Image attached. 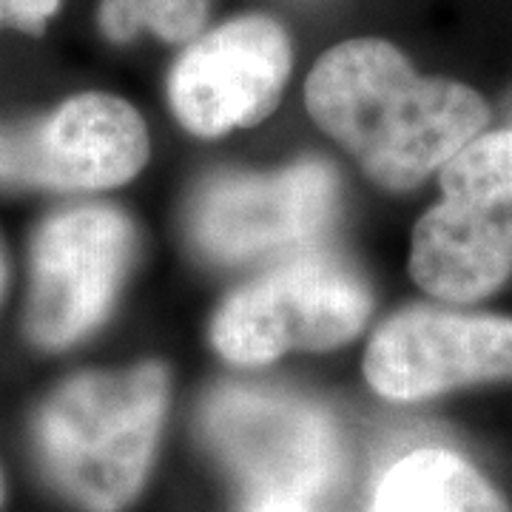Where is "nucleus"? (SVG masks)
Listing matches in <instances>:
<instances>
[{
    "label": "nucleus",
    "instance_id": "nucleus-1",
    "mask_svg": "<svg viewBox=\"0 0 512 512\" xmlns=\"http://www.w3.org/2000/svg\"><path fill=\"white\" fill-rule=\"evenodd\" d=\"M311 117L390 191L421 185L484 134L487 100L450 77H421L387 40L328 49L305 83Z\"/></svg>",
    "mask_w": 512,
    "mask_h": 512
},
{
    "label": "nucleus",
    "instance_id": "nucleus-2",
    "mask_svg": "<svg viewBox=\"0 0 512 512\" xmlns=\"http://www.w3.org/2000/svg\"><path fill=\"white\" fill-rule=\"evenodd\" d=\"M165 410L168 370L160 362L74 376L37 410L43 476L80 512H123L151 473Z\"/></svg>",
    "mask_w": 512,
    "mask_h": 512
},
{
    "label": "nucleus",
    "instance_id": "nucleus-3",
    "mask_svg": "<svg viewBox=\"0 0 512 512\" xmlns=\"http://www.w3.org/2000/svg\"><path fill=\"white\" fill-rule=\"evenodd\" d=\"M410 274L444 302H476L512 274V128L476 137L441 168V200L413 231Z\"/></svg>",
    "mask_w": 512,
    "mask_h": 512
},
{
    "label": "nucleus",
    "instance_id": "nucleus-4",
    "mask_svg": "<svg viewBox=\"0 0 512 512\" xmlns=\"http://www.w3.org/2000/svg\"><path fill=\"white\" fill-rule=\"evenodd\" d=\"M200 433L254 501H308L336 478L342 461L328 410L282 387L211 390L200 410Z\"/></svg>",
    "mask_w": 512,
    "mask_h": 512
},
{
    "label": "nucleus",
    "instance_id": "nucleus-5",
    "mask_svg": "<svg viewBox=\"0 0 512 512\" xmlns=\"http://www.w3.org/2000/svg\"><path fill=\"white\" fill-rule=\"evenodd\" d=\"M370 308V288L345 262L291 256L222 302L211 345L234 365H265L288 350L339 348L359 336Z\"/></svg>",
    "mask_w": 512,
    "mask_h": 512
},
{
    "label": "nucleus",
    "instance_id": "nucleus-6",
    "mask_svg": "<svg viewBox=\"0 0 512 512\" xmlns=\"http://www.w3.org/2000/svg\"><path fill=\"white\" fill-rule=\"evenodd\" d=\"M134 254V222L117 208L77 205L49 217L32 242L29 339L46 350L86 339L114 308Z\"/></svg>",
    "mask_w": 512,
    "mask_h": 512
},
{
    "label": "nucleus",
    "instance_id": "nucleus-7",
    "mask_svg": "<svg viewBox=\"0 0 512 512\" xmlns=\"http://www.w3.org/2000/svg\"><path fill=\"white\" fill-rule=\"evenodd\" d=\"M339 208L336 171L302 160L268 174L208 177L188 205V234L211 262H251L311 245Z\"/></svg>",
    "mask_w": 512,
    "mask_h": 512
},
{
    "label": "nucleus",
    "instance_id": "nucleus-8",
    "mask_svg": "<svg viewBox=\"0 0 512 512\" xmlns=\"http://www.w3.org/2000/svg\"><path fill=\"white\" fill-rule=\"evenodd\" d=\"M148 128L123 97L83 92L49 117L0 126V183L103 191L134 180L148 160Z\"/></svg>",
    "mask_w": 512,
    "mask_h": 512
},
{
    "label": "nucleus",
    "instance_id": "nucleus-9",
    "mask_svg": "<svg viewBox=\"0 0 512 512\" xmlns=\"http://www.w3.org/2000/svg\"><path fill=\"white\" fill-rule=\"evenodd\" d=\"M365 376L393 402L512 382V319L433 305L404 308L370 339Z\"/></svg>",
    "mask_w": 512,
    "mask_h": 512
},
{
    "label": "nucleus",
    "instance_id": "nucleus-10",
    "mask_svg": "<svg viewBox=\"0 0 512 512\" xmlns=\"http://www.w3.org/2000/svg\"><path fill=\"white\" fill-rule=\"evenodd\" d=\"M288 32L268 15H239L185 46L168 74L174 117L197 137L256 126L291 77Z\"/></svg>",
    "mask_w": 512,
    "mask_h": 512
},
{
    "label": "nucleus",
    "instance_id": "nucleus-11",
    "mask_svg": "<svg viewBox=\"0 0 512 512\" xmlns=\"http://www.w3.org/2000/svg\"><path fill=\"white\" fill-rule=\"evenodd\" d=\"M370 512H512V507L464 456L421 447L384 473Z\"/></svg>",
    "mask_w": 512,
    "mask_h": 512
},
{
    "label": "nucleus",
    "instance_id": "nucleus-12",
    "mask_svg": "<svg viewBox=\"0 0 512 512\" xmlns=\"http://www.w3.org/2000/svg\"><path fill=\"white\" fill-rule=\"evenodd\" d=\"M211 0H103L100 29L111 43H128L143 32L165 43H191L208 18Z\"/></svg>",
    "mask_w": 512,
    "mask_h": 512
},
{
    "label": "nucleus",
    "instance_id": "nucleus-13",
    "mask_svg": "<svg viewBox=\"0 0 512 512\" xmlns=\"http://www.w3.org/2000/svg\"><path fill=\"white\" fill-rule=\"evenodd\" d=\"M63 0H0V29L40 35L55 18Z\"/></svg>",
    "mask_w": 512,
    "mask_h": 512
},
{
    "label": "nucleus",
    "instance_id": "nucleus-14",
    "mask_svg": "<svg viewBox=\"0 0 512 512\" xmlns=\"http://www.w3.org/2000/svg\"><path fill=\"white\" fill-rule=\"evenodd\" d=\"M248 512H311L308 501H291V498H262L254 501Z\"/></svg>",
    "mask_w": 512,
    "mask_h": 512
},
{
    "label": "nucleus",
    "instance_id": "nucleus-15",
    "mask_svg": "<svg viewBox=\"0 0 512 512\" xmlns=\"http://www.w3.org/2000/svg\"><path fill=\"white\" fill-rule=\"evenodd\" d=\"M3 279H6V265H3V251H0V293H3Z\"/></svg>",
    "mask_w": 512,
    "mask_h": 512
},
{
    "label": "nucleus",
    "instance_id": "nucleus-16",
    "mask_svg": "<svg viewBox=\"0 0 512 512\" xmlns=\"http://www.w3.org/2000/svg\"><path fill=\"white\" fill-rule=\"evenodd\" d=\"M0 507H3V476H0Z\"/></svg>",
    "mask_w": 512,
    "mask_h": 512
}]
</instances>
